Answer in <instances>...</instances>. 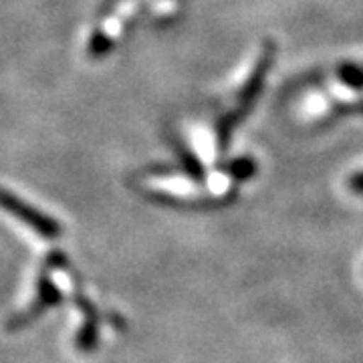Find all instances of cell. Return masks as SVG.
<instances>
[{"mask_svg": "<svg viewBox=\"0 0 363 363\" xmlns=\"http://www.w3.org/2000/svg\"><path fill=\"white\" fill-rule=\"evenodd\" d=\"M272 61V47H267L262 51V57L257 61V65L252 69V73L248 75L245 87L238 95V105L233 111V116L224 117L218 125V142H220V147H224V143H228V138H230V131H233L234 123L245 116L250 105L255 104V99L259 97L260 89H262V83H264V77H267V71H269V65Z\"/></svg>", "mask_w": 363, "mask_h": 363, "instance_id": "7a4b0ae2", "label": "cell"}, {"mask_svg": "<svg viewBox=\"0 0 363 363\" xmlns=\"http://www.w3.org/2000/svg\"><path fill=\"white\" fill-rule=\"evenodd\" d=\"M255 172H257V164L250 157H238V160L228 164L226 176L233 180H248Z\"/></svg>", "mask_w": 363, "mask_h": 363, "instance_id": "8992f818", "label": "cell"}, {"mask_svg": "<svg viewBox=\"0 0 363 363\" xmlns=\"http://www.w3.org/2000/svg\"><path fill=\"white\" fill-rule=\"evenodd\" d=\"M61 301H63V293L59 291V286L52 283L51 264L45 260V267H43V271L39 272V279H37V298L28 305L26 311L11 317L6 329L9 331H21V329H25L35 319H39L40 315L47 311V309L59 305Z\"/></svg>", "mask_w": 363, "mask_h": 363, "instance_id": "3957f363", "label": "cell"}, {"mask_svg": "<svg viewBox=\"0 0 363 363\" xmlns=\"http://www.w3.org/2000/svg\"><path fill=\"white\" fill-rule=\"evenodd\" d=\"M339 79L343 85L353 87V89H362L363 87V69L357 65H343L339 69Z\"/></svg>", "mask_w": 363, "mask_h": 363, "instance_id": "52a82bcc", "label": "cell"}, {"mask_svg": "<svg viewBox=\"0 0 363 363\" xmlns=\"http://www.w3.org/2000/svg\"><path fill=\"white\" fill-rule=\"evenodd\" d=\"M97 343H99V315L83 317V325L79 327L77 337H75V347L79 351L89 353L97 347Z\"/></svg>", "mask_w": 363, "mask_h": 363, "instance_id": "277c9868", "label": "cell"}, {"mask_svg": "<svg viewBox=\"0 0 363 363\" xmlns=\"http://www.w3.org/2000/svg\"><path fill=\"white\" fill-rule=\"evenodd\" d=\"M350 190L355 194H363V172L353 174L350 178Z\"/></svg>", "mask_w": 363, "mask_h": 363, "instance_id": "ba28073f", "label": "cell"}, {"mask_svg": "<svg viewBox=\"0 0 363 363\" xmlns=\"http://www.w3.org/2000/svg\"><path fill=\"white\" fill-rule=\"evenodd\" d=\"M111 47H113V39L107 33H104V30H95L91 35L87 52H89L91 59H101V57H105L107 52L111 51Z\"/></svg>", "mask_w": 363, "mask_h": 363, "instance_id": "5b68a950", "label": "cell"}, {"mask_svg": "<svg viewBox=\"0 0 363 363\" xmlns=\"http://www.w3.org/2000/svg\"><path fill=\"white\" fill-rule=\"evenodd\" d=\"M0 210H4L6 214L14 216L16 220H21L30 230L43 236V238H59L63 234V226L61 222L55 220L52 216L40 212L39 208L30 206L28 202L21 200L18 196L13 194L11 190L0 186Z\"/></svg>", "mask_w": 363, "mask_h": 363, "instance_id": "6da1fadb", "label": "cell"}]
</instances>
